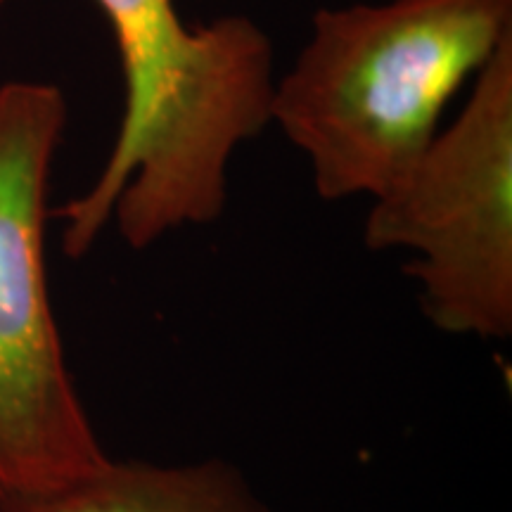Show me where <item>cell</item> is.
Returning a JSON list of instances; mask_svg holds the SVG:
<instances>
[{"label":"cell","mask_w":512,"mask_h":512,"mask_svg":"<svg viewBox=\"0 0 512 512\" xmlns=\"http://www.w3.org/2000/svg\"><path fill=\"white\" fill-rule=\"evenodd\" d=\"M124 76V112L95 183L57 211L62 249L91 252L107 223L136 252L219 221L235 150L271 124L273 48L252 19L188 27L174 0H95Z\"/></svg>","instance_id":"1"},{"label":"cell","mask_w":512,"mask_h":512,"mask_svg":"<svg viewBox=\"0 0 512 512\" xmlns=\"http://www.w3.org/2000/svg\"><path fill=\"white\" fill-rule=\"evenodd\" d=\"M512 34V0H389L320 10L275 81L271 121L323 200L382 195L432 143L470 76Z\"/></svg>","instance_id":"2"},{"label":"cell","mask_w":512,"mask_h":512,"mask_svg":"<svg viewBox=\"0 0 512 512\" xmlns=\"http://www.w3.org/2000/svg\"><path fill=\"white\" fill-rule=\"evenodd\" d=\"M67 126L53 83L0 86V501L50 494L110 460L50 302V171Z\"/></svg>","instance_id":"3"},{"label":"cell","mask_w":512,"mask_h":512,"mask_svg":"<svg viewBox=\"0 0 512 512\" xmlns=\"http://www.w3.org/2000/svg\"><path fill=\"white\" fill-rule=\"evenodd\" d=\"M373 252H411L425 318L446 335H512V34L477 72L463 112L373 197Z\"/></svg>","instance_id":"4"},{"label":"cell","mask_w":512,"mask_h":512,"mask_svg":"<svg viewBox=\"0 0 512 512\" xmlns=\"http://www.w3.org/2000/svg\"><path fill=\"white\" fill-rule=\"evenodd\" d=\"M0 512H271L245 472L223 458L159 465L114 460L50 491L0 501Z\"/></svg>","instance_id":"5"},{"label":"cell","mask_w":512,"mask_h":512,"mask_svg":"<svg viewBox=\"0 0 512 512\" xmlns=\"http://www.w3.org/2000/svg\"><path fill=\"white\" fill-rule=\"evenodd\" d=\"M5 3H8V0H0V10H3V8H5Z\"/></svg>","instance_id":"6"}]
</instances>
